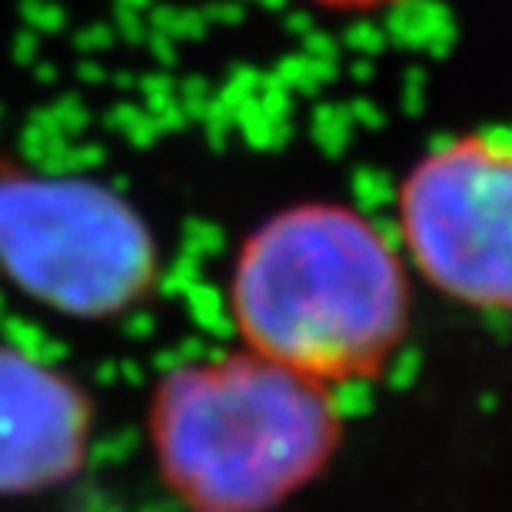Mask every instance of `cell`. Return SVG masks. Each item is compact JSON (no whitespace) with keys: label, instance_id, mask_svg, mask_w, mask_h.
Returning <instances> with one entry per match:
<instances>
[{"label":"cell","instance_id":"5","mask_svg":"<svg viewBox=\"0 0 512 512\" xmlns=\"http://www.w3.org/2000/svg\"><path fill=\"white\" fill-rule=\"evenodd\" d=\"M94 396L17 343H0V499H30L84 473L94 449Z\"/></svg>","mask_w":512,"mask_h":512},{"label":"cell","instance_id":"1","mask_svg":"<svg viewBox=\"0 0 512 512\" xmlns=\"http://www.w3.org/2000/svg\"><path fill=\"white\" fill-rule=\"evenodd\" d=\"M227 303L243 350L330 389L380 380L413 323L403 250L336 200L256 223L233 256Z\"/></svg>","mask_w":512,"mask_h":512},{"label":"cell","instance_id":"3","mask_svg":"<svg viewBox=\"0 0 512 512\" xmlns=\"http://www.w3.org/2000/svg\"><path fill=\"white\" fill-rule=\"evenodd\" d=\"M0 283L64 320H120L157 290L160 243L110 183L0 153Z\"/></svg>","mask_w":512,"mask_h":512},{"label":"cell","instance_id":"2","mask_svg":"<svg viewBox=\"0 0 512 512\" xmlns=\"http://www.w3.org/2000/svg\"><path fill=\"white\" fill-rule=\"evenodd\" d=\"M147 439L163 486L190 512H273L333 466L343 409L336 389L230 350L160 376Z\"/></svg>","mask_w":512,"mask_h":512},{"label":"cell","instance_id":"4","mask_svg":"<svg viewBox=\"0 0 512 512\" xmlns=\"http://www.w3.org/2000/svg\"><path fill=\"white\" fill-rule=\"evenodd\" d=\"M399 250L439 296L512 313V140L463 133L436 143L396 190Z\"/></svg>","mask_w":512,"mask_h":512},{"label":"cell","instance_id":"6","mask_svg":"<svg viewBox=\"0 0 512 512\" xmlns=\"http://www.w3.org/2000/svg\"><path fill=\"white\" fill-rule=\"evenodd\" d=\"M306 4L330 10V14H370V10L396 7V4H406V0H306Z\"/></svg>","mask_w":512,"mask_h":512}]
</instances>
